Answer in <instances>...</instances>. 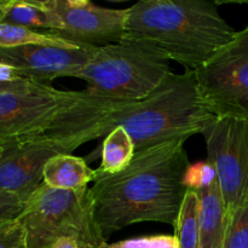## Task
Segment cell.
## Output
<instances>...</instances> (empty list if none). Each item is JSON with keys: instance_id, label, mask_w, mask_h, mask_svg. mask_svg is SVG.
I'll use <instances>...</instances> for the list:
<instances>
[{"instance_id": "20", "label": "cell", "mask_w": 248, "mask_h": 248, "mask_svg": "<svg viewBox=\"0 0 248 248\" xmlns=\"http://www.w3.org/2000/svg\"><path fill=\"white\" fill-rule=\"evenodd\" d=\"M0 248H28L26 230L18 219L0 223Z\"/></svg>"}, {"instance_id": "14", "label": "cell", "mask_w": 248, "mask_h": 248, "mask_svg": "<svg viewBox=\"0 0 248 248\" xmlns=\"http://www.w3.org/2000/svg\"><path fill=\"white\" fill-rule=\"evenodd\" d=\"M136 147L132 138L123 127L113 128L104 137L102 144V162L98 171L102 173H119L130 165L135 156Z\"/></svg>"}, {"instance_id": "9", "label": "cell", "mask_w": 248, "mask_h": 248, "mask_svg": "<svg viewBox=\"0 0 248 248\" xmlns=\"http://www.w3.org/2000/svg\"><path fill=\"white\" fill-rule=\"evenodd\" d=\"M44 5L60 18L62 28L53 31L67 43L87 47H103L119 43L126 35L127 9H107L89 0H44Z\"/></svg>"}, {"instance_id": "13", "label": "cell", "mask_w": 248, "mask_h": 248, "mask_svg": "<svg viewBox=\"0 0 248 248\" xmlns=\"http://www.w3.org/2000/svg\"><path fill=\"white\" fill-rule=\"evenodd\" d=\"M1 22L26 27L36 31L43 29L45 33H53L62 28L57 15L48 10L43 1L38 0H10Z\"/></svg>"}, {"instance_id": "12", "label": "cell", "mask_w": 248, "mask_h": 248, "mask_svg": "<svg viewBox=\"0 0 248 248\" xmlns=\"http://www.w3.org/2000/svg\"><path fill=\"white\" fill-rule=\"evenodd\" d=\"M96 170L90 169L82 157L72 154L53 156L46 162L43 183L51 188L79 190L94 181Z\"/></svg>"}, {"instance_id": "8", "label": "cell", "mask_w": 248, "mask_h": 248, "mask_svg": "<svg viewBox=\"0 0 248 248\" xmlns=\"http://www.w3.org/2000/svg\"><path fill=\"white\" fill-rule=\"evenodd\" d=\"M202 136L229 215L248 202V119L216 118Z\"/></svg>"}, {"instance_id": "17", "label": "cell", "mask_w": 248, "mask_h": 248, "mask_svg": "<svg viewBox=\"0 0 248 248\" xmlns=\"http://www.w3.org/2000/svg\"><path fill=\"white\" fill-rule=\"evenodd\" d=\"M223 248H248V202L228 215Z\"/></svg>"}, {"instance_id": "3", "label": "cell", "mask_w": 248, "mask_h": 248, "mask_svg": "<svg viewBox=\"0 0 248 248\" xmlns=\"http://www.w3.org/2000/svg\"><path fill=\"white\" fill-rule=\"evenodd\" d=\"M126 34L156 44L171 61L195 70L236 35L206 0H140L127 9Z\"/></svg>"}, {"instance_id": "16", "label": "cell", "mask_w": 248, "mask_h": 248, "mask_svg": "<svg viewBox=\"0 0 248 248\" xmlns=\"http://www.w3.org/2000/svg\"><path fill=\"white\" fill-rule=\"evenodd\" d=\"M73 46V44L62 40L58 36L45 31H36L26 27L0 22V48H12L19 46L33 45Z\"/></svg>"}, {"instance_id": "4", "label": "cell", "mask_w": 248, "mask_h": 248, "mask_svg": "<svg viewBox=\"0 0 248 248\" xmlns=\"http://www.w3.org/2000/svg\"><path fill=\"white\" fill-rule=\"evenodd\" d=\"M170 58L148 39L126 34L119 43L97 48L74 78L92 96L113 102H137L149 96L171 73Z\"/></svg>"}, {"instance_id": "24", "label": "cell", "mask_w": 248, "mask_h": 248, "mask_svg": "<svg viewBox=\"0 0 248 248\" xmlns=\"http://www.w3.org/2000/svg\"><path fill=\"white\" fill-rule=\"evenodd\" d=\"M51 248H82L79 245L75 244L74 241H70V240H61L57 244L53 245Z\"/></svg>"}, {"instance_id": "11", "label": "cell", "mask_w": 248, "mask_h": 248, "mask_svg": "<svg viewBox=\"0 0 248 248\" xmlns=\"http://www.w3.org/2000/svg\"><path fill=\"white\" fill-rule=\"evenodd\" d=\"M199 199V248H223L228 215L218 181L203 190L196 191Z\"/></svg>"}, {"instance_id": "21", "label": "cell", "mask_w": 248, "mask_h": 248, "mask_svg": "<svg viewBox=\"0 0 248 248\" xmlns=\"http://www.w3.org/2000/svg\"><path fill=\"white\" fill-rule=\"evenodd\" d=\"M24 205L26 202L14 194L0 193V223L18 219Z\"/></svg>"}, {"instance_id": "2", "label": "cell", "mask_w": 248, "mask_h": 248, "mask_svg": "<svg viewBox=\"0 0 248 248\" xmlns=\"http://www.w3.org/2000/svg\"><path fill=\"white\" fill-rule=\"evenodd\" d=\"M217 116L201 97L194 70L170 73L149 96L137 102L101 98L97 124L101 137L123 127L136 152L201 133Z\"/></svg>"}, {"instance_id": "5", "label": "cell", "mask_w": 248, "mask_h": 248, "mask_svg": "<svg viewBox=\"0 0 248 248\" xmlns=\"http://www.w3.org/2000/svg\"><path fill=\"white\" fill-rule=\"evenodd\" d=\"M27 235L28 248H51L61 240H70L82 248H104L93 213L91 189H56L41 184L26 201L18 218Z\"/></svg>"}, {"instance_id": "10", "label": "cell", "mask_w": 248, "mask_h": 248, "mask_svg": "<svg viewBox=\"0 0 248 248\" xmlns=\"http://www.w3.org/2000/svg\"><path fill=\"white\" fill-rule=\"evenodd\" d=\"M96 47L33 45L0 48V62L14 68L23 79L50 85L57 78H74L91 61Z\"/></svg>"}, {"instance_id": "1", "label": "cell", "mask_w": 248, "mask_h": 248, "mask_svg": "<svg viewBox=\"0 0 248 248\" xmlns=\"http://www.w3.org/2000/svg\"><path fill=\"white\" fill-rule=\"evenodd\" d=\"M186 140H170L136 152L119 173L96 170L90 189L94 219L107 240L136 223L157 222L174 228L188 191L184 174L190 162Z\"/></svg>"}, {"instance_id": "7", "label": "cell", "mask_w": 248, "mask_h": 248, "mask_svg": "<svg viewBox=\"0 0 248 248\" xmlns=\"http://www.w3.org/2000/svg\"><path fill=\"white\" fill-rule=\"evenodd\" d=\"M89 92L38 84L28 92L0 94V144L43 135L62 125Z\"/></svg>"}, {"instance_id": "6", "label": "cell", "mask_w": 248, "mask_h": 248, "mask_svg": "<svg viewBox=\"0 0 248 248\" xmlns=\"http://www.w3.org/2000/svg\"><path fill=\"white\" fill-rule=\"evenodd\" d=\"M194 73L201 97L217 118L248 119V26Z\"/></svg>"}, {"instance_id": "19", "label": "cell", "mask_w": 248, "mask_h": 248, "mask_svg": "<svg viewBox=\"0 0 248 248\" xmlns=\"http://www.w3.org/2000/svg\"><path fill=\"white\" fill-rule=\"evenodd\" d=\"M104 248H179V246L177 237L173 234L133 237L108 244Z\"/></svg>"}, {"instance_id": "18", "label": "cell", "mask_w": 248, "mask_h": 248, "mask_svg": "<svg viewBox=\"0 0 248 248\" xmlns=\"http://www.w3.org/2000/svg\"><path fill=\"white\" fill-rule=\"evenodd\" d=\"M217 172L208 160L190 164L184 174V186L188 190L200 191L217 182Z\"/></svg>"}, {"instance_id": "23", "label": "cell", "mask_w": 248, "mask_h": 248, "mask_svg": "<svg viewBox=\"0 0 248 248\" xmlns=\"http://www.w3.org/2000/svg\"><path fill=\"white\" fill-rule=\"evenodd\" d=\"M21 80H23V78L14 68L0 62V84H12V82L21 81Z\"/></svg>"}, {"instance_id": "15", "label": "cell", "mask_w": 248, "mask_h": 248, "mask_svg": "<svg viewBox=\"0 0 248 248\" xmlns=\"http://www.w3.org/2000/svg\"><path fill=\"white\" fill-rule=\"evenodd\" d=\"M174 236L177 237L179 248H199V199L195 191H186L174 225Z\"/></svg>"}, {"instance_id": "22", "label": "cell", "mask_w": 248, "mask_h": 248, "mask_svg": "<svg viewBox=\"0 0 248 248\" xmlns=\"http://www.w3.org/2000/svg\"><path fill=\"white\" fill-rule=\"evenodd\" d=\"M36 82L31 81V80H21V81L12 82V84L2 85L0 84V94L1 93H19V92H28L33 87L36 86Z\"/></svg>"}, {"instance_id": "25", "label": "cell", "mask_w": 248, "mask_h": 248, "mask_svg": "<svg viewBox=\"0 0 248 248\" xmlns=\"http://www.w3.org/2000/svg\"><path fill=\"white\" fill-rule=\"evenodd\" d=\"M9 2L10 0H7V1H5V0H0V22H1L2 17H4V14L5 11H6Z\"/></svg>"}]
</instances>
